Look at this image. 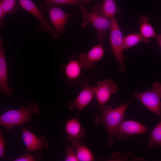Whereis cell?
<instances>
[{
    "mask_svg": "<svg viewBox=\"0 0 161 161\" xmlns=\"http://www.w3.org/2000/svg\"><path fill=\"white\" fill-rule=\"evenodd\" d=\"M104 53L102 43H100L94 46L89 51L80 53L78 55L79 61L82 68L89 70L94 66L95 62L100 61Z\"/></svg>",
    "mask_w": 161,
    "mask_h": 161,
    "instance_id": "11",
    "label": "cell"
},
{
    "mask_svg": "<svg viewBox=\"0 0 161 161\" xmlns=\"http://www.w3.org/2000/svg\"><path fill=\"white\" fill-rule=\"evenodd\" d=\"M21 134L22 140L27 151H36L42 148L47 149L49 147V143L44 136L38 137L24 127L21 128Z\"/></svg>",
    "mask_w": 161,
    "mask_h": 161,
    "instance_id": "10",
    "label": "cell"
},
{
    "mask_svg": "<svg viewBox=\"0 0 161 161\" xmlns=\"http://www.w3.org/2000/svg\"><path fill=\"white\" fill-rule=\"evenodd\" d=\"M150 39L145 38L140 34L133 33L127 35L123 38V46L124 50L143 42L148 44Z\"/></svg>",
    "mask_w": 161,
    "mask_h": 161,
    "instance_id": "19",
    "label": "cell"
},
{
    "mask_svg": "<svg viewBox=\"0 0 161 161\" xmlns=\"http://www.w3.org/2000/svg\"><path fill=\"white\" fill-rule=\"evenodd\" d=\"M65 131L67 134L66 139L70 142L72 145L80 143L84 136V129L81 126L78 118L71 119L66 122Z\"/></svg>",
    "mask_w": 161,
    "mask_h": 161,
    "instance_id": "15",
    "label": "cell"
},
{
    "mask_svg": "<svg viewBox=\"0 0 161 161\" xmlns=\"http://www.w3.org/2000/svg\"><path fill=\"white\" fill-rule=\"evenodd\" d=\"M92 10V13L110 20L116 19L117 14L122 11L114 0H103L102 3L96 4L93 7Z\"/></svg>",
    "mask_w": 161,
    "mask_h": 161,
    "instance_id": "13",
    "label": "cell"
},
{
    "mask_svg": "<svg viewBox=\"0 0 161 161\" xmlns=\"http://www.w3.org/2000/svg\"><path fill=\"white\" fill-rule=\"evenodd\" d=\"M79 11L82 18L81 27L86 28L90 25L96 30V38L100 43H103L105 40L107 30L110 29L111 20L100 15L91 13L84 7L83 4L79 5Z\"/></svg>",
    "mask_w": 161,
    "mask_h": 161,
    "instance_id": "3",
    "label": "cell"
},
{
    "mask_svg": "<svg viewBox=\"0 0 161 161\" xmlns=\"http://www.w3.org/2000/svg\"><path fill=\"white\" fill-rule=\"evenodd\" d=\"M4 40L0 36V91L4 95H10L12 89L7 82V68L4 48Z\"/></svg>",
    "mask_w": 161,
    "mask_h": 161,
    "instance_id": "16",
    "label": "cell"
},
{
    "mask_svg": "<svg viewBox=\"0 0 161 161\" xmlns=\"http://www.w3.org/2000/svg\"><path fill=\"white\" fill-rule=\"evenodd\" d=\"M158 42L161 48V33L156 36Z\"/></svg>",
    "mask_w": 161,
    "mask_h": 161,
    "instance_id": "26",
    "label": "cell"
},
{
    "mask_svg": "<svg viewBox=\"0 0 161 161\" xmlns=\"http://www.w3.org/2000/svg\"><path fill=\"white\" fill-rule=\"evenodd\" d=\"M6 138L4 134L2 131H0V158L5 157L4 154L5 145Z\"/></svg>",
    "mask_w": 161,
    "mask_h": 161,
    "instance_id": "25",
    "label": "cell"
},
{
    "mask_svg": "<svg viewBox=\"0 0 161 161\" xmlns=\"http://www.w3.org/2000/svg\"><path fill=\"white\" fill-rule=\"evenodd\" d=\"M111 20L109 41L112 50L121 73L126 71L123 55V36L116 18Z\"/></svg>",
    "mask_w": 161,
    "mask_h": 161,
    "instance_id": "5",
    "label": "cell"
},
{
    "mask_svg": "<svg viewBox=\"0 0 161 161\" xmlns=\"http://www.w3.org/2000/svg\"><path fill=\"white\" fill-rule=\"evenodd\" d=\"M148 127L133 120L122 121L116 128L114 132V138L123 140L128 138L133 135L147 133Z\"/></svg>",
    "mask_w": 161,
    "mask_h": 161,
    "instance_id": "7",
    "label": "cell"
},
{
    "mask_svg": "<svg viewBox=\"0 0 161 161\" xmlns=\"http://www.w3.org/2000/svg\"><path fill=\"white\" fill-rule=\"evenodd\" d=\"M40 114V108L37 103L30 101L27 106H21L17 109H10L0 116V126L8 131H13L15 126L29 122L33 115Z\"/></svg>",
    "mask_w": 161,
    "mask_h": 161,
    "instance_id": "2",
    "label": "cell"
},
{
    "mask_svg": "<svg viewBox=\"0 0 161 161\" xmlns=\"http://www.w3.org/2000/svg\"><path fill=\"white\" fill-rule=\"evenodd\" d=\"M72 145L76 150L79 161H92L95 160L94 156L92 152L83 143L80 142Z\"/></svg>",
    "mask_w": 161,
    "mask_h": 161,
    "instance_id": "21",
    "label": "cell"
},
{
    "mask_svg": "<svg viewBox=\"0 0 161 161\" xmlns=\"http://www.w3.org/2000/svg\"><path fill=\"white\" fill-rule=\"evenodd\" d=\"M95 88V95L100 106H105L110 99L111 95L118 89L116 83L109 78L98 82Z\"/></svg>",
    "mask_w": 161,
    "mask_h": 161,
    "instance_id": "12",
    "label": "cell"
},
{
    "mask_svg": "<svg viewBox=\"0 0 161 161\" xmlns=\"http://www.w3.org/2000/svg\"><path fill=\"white\" fill-rule=\"evenodd\" d=\"M82 90L79 94L73 100L68 102L69 109L71 110L75 108L78 109L80 112L91 102L95 93V87L91 86L89 80L83 79L80 85Z\"/></svg>",
    "mask_w": 161,
    "mask_h": 161,
    "instance_id": "8",
    "label": "cell"
},
{
    "mask_svg": "<svg viewBox=\"0 0 161 161\" xmlns=\"http://www.w3.org/2000/svg\"><path fill=\"white\" fill-rule=\"evenodd\" d=\"M75 148L72 145H68L66 148V152L67 154L64 160L65 161H78V158Z\"/></svg>",
    "mask_w": 161,
    "mask_h": 161,
    "instance_id": "24",
    "label": "cell"
},
{
    "mask_svg": "<svg viewBox=\"0 0 161 161\" xmlns=\"http://www.w3.org/2000/svg\"><path fill=\"white\" fill-rule=\"evenodd\" d=\"M130 103H126L115 109L110 106H100L101 113L96 114L95 123L98 126L102 124L106 128L108 135L107 142L108 146H111L114 143V130L118 124L124 119L126 111Z\"/></svg>",
    "mask_w": 161,
    "mask_h": 161,
    "instance_id": "1",
    "label": "cell"
},
{
    "mask_svg": "<svg viewBox=\"0 0 161 161\" xmlns=\"http://www.w3.org/2000/svg\"><path fill=\"white\" fill-rule=\"evenodd\" d=\"M29 152L22 155L20 157L14 159V161H36L41 157L42 153L40 152Z\"/></svg>",
    "mask_w": 161,
    "mask_h": 161,
    "instance_id": "23",
    "label": "cell"
},
{
    "mask_svg": "<svg viewBox=\"0 0 161 161\" xmlns=\"http://www.w3.org/2000/svg\"><path fill=\"white\" fill-rule=\"evenodd\" d=\"M17 0H1L0 9L4 14L6 13L11 14L14 13L18 7Z\"/></svg>",
    "mask_w": 161,
    "mask_h": 161,
    "instance_id": "22",
    "label": "cell"
},
{
    "mask_svg": "<svg viewBox=\"0 0 161 161\" xmlns=\"http://www.w3.org/2000/svg\"><path fill=\"white\" fill-rule=\"evenodd\" d=\"M138 99L148 109L161 119V83L154 82L152 89L143 92H136L133 100Z\"/></svg>",
    "mask_w": 161,
    "mask_h": 161,
    "instance_id": "4",
    "label": "cell"
},
{
    "mask_svg": "<svg viewBox=\"0 0 161 161\" xmlns=\"http://www.w3.org/2000/svg\"><path fill=\"white\" fill-rule=\"evenodd\" d=\"M90 0H44L40 4L41 9L43 11H48L53 5L61 4H74L79 6L81 4H87Z\"/></svg>",
    "mask_w": 161,
    "mask_h": 161,
    "instance_id": "17",
    "label": "cell"
},
{
    "mask_svg": "<svg viewBox=\"0 0 161 161\" xmlns=\"http://www.w3.org/2000/svg\"><path fill=\"white\" fill-rule=\"evenodd\" d=\"M149 140L147 147L153 150L157 146L161 147V121L159 122L148 134Z\"/></svg>",
    "mask_w": 161,
    "mask_h": 161,
    "instance_id": "18",
    "label": "cell"
},
{
    "mask_svg": "<svg viewBox=\"0 0 161 161\" xmlns=\"http://www.w3.org/2000/svg\"><path fill=\"white\" fill-rule=\"evenodd\" d=\"M69 60L66 65H63L65 74L68 79L66 84L67 86L76 85L78 83V79L80 76L82 68L77 54L70 56Z\"/></svg>",
    "mask_w": 161,
    "mask_h": 161,
    "instance_id": "14",
    "label": "cell"
},
{
    "mask_svg": "<svg viewBox=\"0 0 161 161\" xmlns=\"http://www.w3.org/2000/svg\"><path fill=\"white\" fill-rule=\"evenodd\" d=\"M140 25V34L144 38H150L156 37L157 35L151 24L149 22L148 18L145 16L141 17L139 20Z\"/></svg>",
    "mask_w": 161,
    "mask_h": 161,
    "instance_id": "20",
    "label": "cell"
},
{
    "mask_svg": "<svg viewBox=\"0 0 161 161\" xmlns=\"http://www.w3.org/2000/svg\"><path fill=\"white\" fill-rule=\"evenodd\" d=\"M18 0V7L31 14L38 20L39 23L38 28V31L51 33L53 30L51 24L44 17L35 3L31 0Z\"/></svg>",
    "mask_w": 161,
    "mask_h": 161,
    "instance_id": "9",
    "label": "cell"
},
{
    "mask_svg": "<svg viewBox=\"0 0 161 161\" xmlns=\"http://www.w3.org/2000/svg\"><path fill=\"white\" fill-rule=\"evenodd\" d=\"M49 18L53 27L51 34L54 39H57L62 34L66 33L65 27L69 19L73 16L72 13H66L55 5L51 7L48 9Z\"/></svg>",
    "mask_w": 161,
    "mask_h": 161,
    "instance_id": "6",
    "label": "cell"
}]
</instances>
